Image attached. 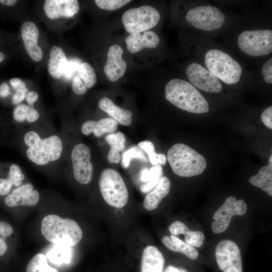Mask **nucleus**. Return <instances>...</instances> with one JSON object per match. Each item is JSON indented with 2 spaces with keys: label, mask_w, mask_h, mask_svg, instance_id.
<instances>
[{
  "label": "nucleus",
  "mask_w": 272,
  "mask_h": 272,
  "mask_svg": "<svg viewBox=\"0 0 272 272\" xmlns=\"http://www.w3.org/2000/svg\"><path fill=\"white\" fill-rule=\"evenodd\" d=\"M43 9L46 16L51 19L71 18L79 11L80 5L77 0H46Z\"/></svg>",
  "instance_id": "2eb2a0df"
},
{
  "label": "nucleus",
  "mask_w": 272,
  "mask_h": 272,
  "mask_svg": "<svg viewBox=\"0 0 272 272\" xmlns=\"http://www.w3.org/2000/svg\"><path fill=\"white\" fill-rule=\"evenodd\" d=\"M185 19L193 28L210 32L220 29L225 24L226 17L216 7L202 5L189 9L186 14Z\"/></svg>",
  "instance_id": "0eeeda50"
},
{
  "label": "nucleus",
  "mask_w": 272,
  "mask_h": 272,
  "mask_svg": "<svg viewBox=\"0 0 272 272\" xmlns=\"http://www.w3.org/2000/svg\"><path fill=\"white\" fill-rule=\"evenodd\" d=\"M10 84L16 90L26 87L25 84L19 78H12L10 80Z\"/></svg>",
  "instance_id": "de8ad7c7"
},
{
  "label": "nucleus",
  "mask_w": 272,
  "mask_h": 272,
  "mask_svg": "<svg viewBox=\"0 0 272 272\" xmlns=\"http://www.w3.org/2000/svg\"><path fill=\"white\" fill-rule=\"evenodd\" d=\"M99 186L103 198L109 206L122 208L128 200V191L121 175L116 170L106 168L101 173Z\"/></svg>",
  "instance_id": "39448f33"
},
{
  "label": "nucleus",
  "mask_w": 272,
  "mask_h": 272,
  "mask_svg": "<svg viewBox=\"0 0 272 272\" xmlns=\"http://www.w3.org/2000/svg\"><path fill=\"white\" fill-rule=\"evenodd\" d=\"M130 2L129 0H96L95 1L99 8L109 11L118 9Z\"/></svg>",
  "instance_id": "72a5a7b5"
},
{
  "label": "nucleus",
  "mask_w": 272,
  "mask_h": 272,
  "mask_svg": "<svg viewBox=\"0 0 272 272\" xmlns=\"http://www.w3.org/2000/svg\"><path fill=\"white\" fill-rule=\"evenodd\" d=\"M26 272H59L56 268L50 266L47 257L42 253L35 255L29 261Z\"/></svg>",
  "instance_id": "cd10ccee"
},
{
  "label": "nucleus",
  "mask_w": 272,
  "mask_h": 272,
  "mask_svg": "<svg viewBox=\"0 0 272 272\" xmlns=\"http://www.w3.org/2000/svg\"><path fill=\"white\" fill-rule=\"evenodd\" d=\"M98 106L118 123L125 126L131 124L132 113L129 110L117 106L109 98H101L99 101Z\"/></svg>",
  "instance_id": "6ab92c4d"
},
{
  "label": "nucleus",
  "mask_w": 272,
  "mask_h": 272,
  "mask_svg": "<svg viewBox=\"0 0 272 272\" xmlns=\"http://www.w3.org/2000/svg\"><path fill=\"white\" fill-rule=\"evenodd\" d=\"M165 92L166 99L179 109L195 114L209 111V105L206 98L186 81L171 80L166 84Z\"/></svg>",
  "instance_id": "f257e3e1"
},
{
  "label": "nucleus",
  "mask_w": 272,
  "mask_h": 272,
  "mask_svg": "<svg viewBox=\"0 0 272 272\" xmlns=\"http://www.w3.org/2000/svg\"><path fill=\"white\" fill-rule=\"evenodd\" d=\"M216 260L219 268L222 272H243L240 249L230 240H223L217 245Z\"/></svg>",
  "instance_id": "9d476101"
},
{
  "label": "nucleus",
  "mask_w": 272,
  "mask_h": 272,
  "mask_svg": "<svg viewBox=\"0 0 272 272\" xmlns=\"http://www.w3.org/2000/svg\"><path fill=\"white\" fill-rule=\"evenodd\" d=\"M164 272H188L183 268H178L173 265H169L166 267Z\"/></svg>",
  "instance_id": "3c124183"
},
{
  "label": "nucleus",
  "mask_w": 272,
  "mask_h": 272,
  "mask_svg": "<svg viewBox=\"0 0 272 272\" xmlns=\"http://www.w3.org/2000/svg\"><path fill=\"white\" fill-rule=\"evenodd\" d=\"M78 75L83 80L86 87H93L96 84L97 78L94 68L88 63H82L78 70Z\"/></svg>",
  "instance_id": "7c9ffc66"
},
{
  "label": "nucleus",
  "mask_w": 272,
  "mask_h": 272,
  "mask_svg": "<svg viewBox=\"0 0 272 272\" xmlns=\"http://www.w3.org/2000/svg\"><path fill=\"white\" fill-rule=\"evenodd\" d=\"M72 87L73 91L78 95H83L87 91V87L78 75L73 78Z\"/></svg>",
  "instance_id": "ea45409f"
},
{
  "label": "nucleus",
  "mask_w": 272,
  "mask_h": 272,
  "mask_svg": "<svg viewBox=\"0 0 272 272\" xmlns=\"http://www.w3.org/2000/svg\"><path fill=\"white\" fill-rule=\"evenodd\" d=\"M160 14L151 6H142L126 10L122 16L125 29L131 34L146 31L157 25Z\"/></svg>",
  "instance_id": "6e6552de"
},
{
  "label": "nucleus",
  "mask_w": 272,
  "mask_h": 272,
  "mask_svg": "<svg viewBox=\"0 0 272 272\" xmlns=\"http://www.w3.org/2000/svg\"><path fill=\"white\" fill-rule=\"evenodd\" d=\"M247 208V204L244 200H237L232 196L228 197L213 215L215 221L212 224V231L215 233L224 232L228 228L232 217L244 215Z\"/></svg>",
  "instance_id": "9b49d317"
},
{
  "label": "nucleus",
  "mask_w": 272,
  "mask_h": 272,
  "mask_svg": "<svg viewBox=\"0 0 272 272\" xmlns=\"http://www.w3.org/2000/svg\"><path fill=\"white\" fill-rule=\"evenodd\" d=\"M21 33L26 50L38 45L39 30L34 22H24L21 26Z\"/></svg>",
  "instance_id": "a878e982"
},
{
  "label": "nucleus",
  "mask_w": 272,
  "mask_h": 272,
  "mask_svg": "<svg viewBox=\"0 0 272 272\" xmlns=\"http://www.w3.org/2000/svg\"><path fill=\"white\" fill-rule=\"evenodd\" d=\"M13 232V229L10 224L4 221H0V236L7 237Z\"/></svg>",
  "instance_id": "a18cd8bd"
},
{
  "label": "nucleus",
  "mask_w": 272,
  "mask_h": 272,
  "mask_svg": "<svg viewBox=\"0 0 272 272\" xmlns=\"http://www.w3.org/2000/svg\"><path fill=\"white\" fill-rule=\"evenodd\" d=\"M13 184L7 178H0V194L5 195L10 192Z\"/></svg>",
  "instance_id": "c03bdc74"
},
{
  "label": "nucleus",
  "mask_w": 272,
  "mask_h": 272,
  "mask_svg": "<svg viewBox=\"0 0 272 272\" xmlns=\"http://www.w3.org/2000/svg\"><path fill=\"white\" fill-rule=\"evenodd\" d=\"M26 101L30 105H32L38 99V94L35 91H30L26 96Z\"/></svg>",
  "instance_id": "09e8293b"
},
{
  "label": "nucleus",
  "mask_w": 272,
  "mask_h": 272,
  "mask_svg": "<svg viewBox=\"0 0 272 272\" xmlns=\"http://www.w3.org/2000/svg\"><path fill=\"white\" fill-rule=\"evenodd\" d=\"M122 48L118 45H113L108 49L104 72L111 82L117 81L125 74L127 64L122 58Z\"/></svg>",
  "instance_id": "4468645a"
},
{
  "label": "nucleus",
  "mask_w": 272,
  "mask_h": 272,
  "mask_svg": "<svg viewBox=\"0 0 272 272\" xmlns=\"http://www.w3.org/2000/svg\"><path fill=\"white\" fill-rule=\"evenodd\" d=\"M249 182L272 195V166L266 165L262 167L258 173L250 177Z\"/></svg>",
  "instance_id": "393cba45"
},
{
  "label": "nucleus",
  "mask_w": 272,
  "mask_h": 272,
  "mask_svg": "<svg viewBox=\"0 0 272 272\" xmlns=\"http://www.w3.org/2000/svg\"><path fill=\"white\" fill-rule=\"evenodd\" d=\"M133 159H138L143 162H147L148 158L144 152L139 147H130L122 154L121 165L124 168H127L131 160Z\"/></svg>",
  "instance_id": "2f4dec72"
},
{
  "label": "nucleus",
  "mask_w": 272,
  "mask_h": 272,
  "mask_svg": "<svg viewBox=\"0 0 272 272\" xmlns=\"http://www.w3.org/2000/svg\"><path fill=\"white\" fill-rule=\"evenodd\" d=\"M39 117L38 111L32 106H28L26 120L29 122H33Z\"/></svg>",
  "instance_id": "49530a36"
},
{
  "label": "nucleus",
  "mask_w": 272,
  "mask_h": 272,
  "mask_svg": "<svg viewBox=\"0 0 272 272\" xmlns=\"http://www.w3.org/2000/svg\"><path fill=\"white\" fill-rule=\"evenodd\" d=\"M28 107L25 104H19L15 108L13 117L16 121L22 122L26 120Z\"/></svg>",
  "instance_id": "58836bf2"
},
{
  "label": "nucleus",
  "mask_w": 272,
  "mask_h": 272,
  "mask_svg": "<svg viewBox=\"0 0 272 272\" xmlns=\"http://www.w3.org/2000/svg\"><path fill=\"white\" fill-rule=\"evenodd\" d=\"M39 196V192L33 189L31 184L27 183L13 190L6 197L5 203L9 207L34 206L38 203Z\"/></svg>",
  "instance_id": "dca6fc26"
},
{
  "label": "nucleus",
  "mask_w": 272,
  "mask_h": 272,
  "mask_svg": "<svg viewBox=\"0 0 272 272\" xmlns=\"http://www.w3.org/2000/svg\"><path fill=\"white\" fill-rule=\"evenodd\" d=\"M17 2L16 0H0V3L3 5L12 6L14 5Z\"/></svg>",
  "instance_id": "5fc2aeb1"
},
{
  "label": "nucleus",
  "mask_w": 272,
  "mask_h": 272,
  "mask_svg": "<svg viewBox=\"0 0 272 272\" xmlns=\"http://www.w3.org/2000/svg\"><path fill=\"white\" fill-rule=\"evenodd\" d=\"M261 74L264 82L267 84L272 83V58H268L262 65Z\"/></svg>",
  "instance_id": "4c0bfd02"
},
{
  "label": "nucleus",
  "mask_w": 272,
  "mask_h": 272,
  "mask_svg": "<svg viewBox=\"0 0 272 272\" xmlns=\"http://www.w3.org/2000/svg\"><path fill=\"white\" fill-rule=\"evenodd\" d=\"M10 94V88L6 83H3L0 85V96L3 98L8 96Z\"/></svg>",
  "instance_id": "8fccbe9b"
},
{
  "label": "nucleus",
  "mask_w": 272,
  "mask_h": 272,
  "mask_svg": "<svg viewBox=\"0 0 272 272\" xmlns=\"http://www.w3.org/2000/svg\"><path fill=\"white\" fill-rule=\"evenodd\" d=\"M24 178L25 176L22 172L20 167L15 164L11 165L10 167L8 178L11 182L13 185L19 186Z\"/></svg>",
  "instance_id": "f704fd0d"
},
{
  "label": "nucleus",
  "mask_w": 272,
  "mask_h": 272,
  "mask_svg": "<svg viewBox=\"0 0 272 272\" xmlns=\"http://www.w3.org/2000/svg\"><path fill=\"white\" fill-rule=\"evenodd\" d=\"M149 175V169L148 168H144L141 172L140 178L142 181L146 182L148 180Z\"/></svg>",
  "instance_id": "864d4df0"
},
{
  "label": "nucleus",
  "mask_w": 272,
  "mask_h": 272,
  "mask_svg": "<svg viewBox=\"0 0 272 272\" xmlns=\"http://www.w3.org/2000/svg\"><path fill=\"white\" fill-rule=\"evenodd\" d=\"M163 245L169 250L181 253L191 260H195L198 257V251L185 242L172 235L170 237L164 236L162 238Z\"/></svg>",
  "instance_id": "5701e85b"
},
{
  "label": "nucleus",
  "mask_w": 272,
  "mask_h": 272,
  "mask_svg": "<svg viewBox=\"0 0 272 272\" xmlns=\"http://www.w3.org/2000/svg\"><path fill=\"white\" fill-rule=\"evenodd\" d=\"M7 250V245L3 238L0 237V256L3 255Z\"/></svg>",
  "instance_id": "603ef678"
},
{
  "label": "nucleus",
  "mask_w": 272,
  "mask_h": 272,
  "mask_svg": "<svg viewBox=\"0 0 272 272\" xmlns=\"http://www.w3.org/2000/svg\"><path fill=\"white\" fill-rule=\"evenodd\" d=\"M163 171L161 165H154L149 169V175L146 182L140 186L141 191L144 193H149L158 184L163 177Z\"/></svg>",
  "instance_id": "c756f323"
},
{
  "label": "nucleus",
  "mask_w": 272,
  "mask_h": 272,
  "mask_svg": "<svg viewBox=\"0 0 272 272\" xmlns=\"http://www.w3.org/2000/svg\"><path fill=\"white\" fill-rule=\"evenodd\" d=\"M40 135L34 131H29L25 133L24 137L25 144L29 147L38 146L41 141Z\"/></svg>",
  "instance_id": "c9c22d12"
},
{
  "label": "nucleus",
  "mask_w": 272,
  "mask_h": 272,
  "mask_svg": "<svg viewBox=\"0 0 272 272\" xmlns=\"http://www.w3.org/2000/svg\"><path fill=\"white\" fill-rule=\"evenodd\" d=\"M239 49L251 57L266 56L272 52V31L269 29L247 30L237 39Z\"/></svg>",
  "instance_id": "423d86ee"
},
{
  "label": "nucleus",
  "mask_w": 272,
  "mask_h": 272,
  "mask_svg": "<svg viewBox=\"0 0 272 272\" xmlns=\"http://www.w3.org/2000/svg\"><path fill=\"white\" fill-rule=\"evenodd\" d=\"M188 230L189 228L184 223L178 220L172 223L169 226V232L175 236L179 234L184 235Z\"/></svg>",
  "instance_id": "e433bc0d"
},
{
  "label": "nucleus",
  "mask_w": 272,
  "mask_h": 272,
  "mask_svg": "<svg viewBox=\"0 0 272 272\" xmlns=\"http://www.w3.org/2000/svg\"><path fill=\"white\" fill-rule=\"evenodd\" d=\"M269 165L272 166V156L271 155H270L269 158Z\"/></svg>",
  "instance_id": "4d7b16f0"
},
{
  "label": "nucleus",
  "mask_w": 272,
  "mask_h": 272,
  "mask_svg": "<svg viewBox=\"0 0 272 272\" xmlns=\"http://www.w3.org/2000/svg\"><path fill=\"white\" fill-rule=\"evenodd\" d=\"M185 72L189 83L197 89L211 93H218L222 90L221 81L200 63H189Z\"/></svg>",
  "instance_id": "f8f14e48"
},
{
  "label": "nucleus",
  "mask_w": 272,
  "mask_h": 272,
  "mask_svg": "<svg viewBox=\"0 0 272 272\" xmlns=\"http://www.w3.org/2000/svg\"><path fill=\"white\" fill-rule=\"evenodd\" d=\"M62 148L61 139L56 135H52L42 139L38 146L28 148L26 155L31 162L42 166L58 160Z\"/></svg>",
  "instance_id": "1a4fd4ad"
},
{
  "label": "nucleus",
  "mask_w": 272,
  "mask_h": 272,
  "mask_svg": "<svg viewBox=\"0 0 272 272\" xmlns=\"http://www.w3.org/2000/svg\"><path fill=\"white\" fill-rule=\"evenodd\" d=\"M170 187V179L166 176H163L156 186L145 197L144 208L149 211L156 209L163 198L169 193Z\"/></svg>",
  "instance_id": "aec40b11"
},
{
  "label": "nucleus",
  "mask_w": 272,
  "mask_h": 272,
  "mask_svg": "<svg viewBox=\"0 0 272 272\" xmlns=\"http://www.w3.org/2000/svg\"><path fill=\"white\" fill-rule=\"evenodd\" d=\"M206 67L220 81L227 85L238 83L242 76L241 64L229 54L218 48H211L203 57Z\"/></svg>",
  "instance_id": "20e7f679"
},
{
  "label": "nucleus",
  "mask_w": 272,
  "mask_h": 272,
  "mask_svg": "<svg viewBox=\"0 0 272 272\" xmlns=\"http://www.w3.org/2000/svg\"><path fill=\"white\" fill-rule=\"evenodd\" d=\"M261 119L264 124L270 129H272V107L266 108L261 115Z\"/></svg>",
  "instance_id": "79ce46f5"
},
{
  "label": "nucleus",
  "mask_w": 272,
  "mask_h": 272,
  "mask_svg": "<svg viewBox=\"0 0 272 272\" xmlns=\"http://www.w3.org/2000/svg\"><path fill=\"white\" fill-rule=\"evenodd\" d=\"M105 141L110 145V149L107 155V159L110 163H118L120 161L119 152L125 147V137L120 131L111 133L105 137Z\"/></svg>",
  "instance_id": "b1692460"
},
{
  "label": "nucleus",
  "mask_w": 272,
  "mask_h": 272,
  "mask_svg": "<svg viewBox=\"0 0 272 272\" xmlns=\"http://www.w3.org/2000/svg\"><path fill=\"white\" fill-rule=\"evenodd\" d=\"M67 63L63 50L59 46H53L50 50L48 62L49 74L55 79L60 78L64 74Z\"/></svg>",
  "instance_id": "4be33fe9"
},
{
  "label": "nucleus",
  "mask_w": 272,
  "mask_h": 272,
  "mask_svg": "<svg viewBox=\"0 0 272 272\" xmlns=\"http://www.w3.org/2000/svg\"><path fill=\"white\" fill-rule=\"evenodd\" d=\"M164 265V257L157 247L148 245L144 249L141 259V272H163Z\"/></svg>",
  "instance_id": "a211bd4d"
},
{
  "label": "nucleus",
  "mask_w": 272,
  "mask_h": 272,
  "mask_svg": "<svg viewBox=\"0 0 272 272\" xmlns=\"http://www.w3.org/2000/svg\"><path fill=\"white\" fill-rule=\"evenodd\" d=\"M26 51L31 59L36 62L40 61L43 58V51L39 45L26 50Z\"/></svg>",
  "instance_id": "a19ab883"
},
{
  "label": "nucleus",
  "mask_w": 272,
  "mask_h": 272,
  "mask_svg": "<svg viewBox=\"0 0 272 272\" xmlns=\"http://www.w3.org/2000/svg\"><path fill=\"white\" fill-rule=\"evenodd\" d=\"M70 247L56 245L46 255V257L53 263L62 264L69 263L71 260L72 253Z\"/></svg>",
  "instance_id": "bb28decb"
},
{
  "label": "nucleus",
  "mask_w": 272,
  "mask_h": 272,
  "mask_svg": "<svg viewBox=\"0 0 272 272\" xmlns=\"http://www.w3.org/2000/svg\"><path fill=\"white\" fill-rule=\"evenodd\" d=\"M167 160L174 173L181 177L199 175L207 167L204 157L184 144L173 145L168 151Z\"/></svg>",
  "instance_id": "7ed1b4c3"
},
{
  "label": "nucleus",
  "mask_w": 272,
  "mask_h": 272,
  "mask_svg": "<svg viewBox=\"0 0 272 272\" xmlns=\"http://www.w3.org/2000/svg\"><path fill=\"white\" fill-rule=\"evenodd\" d=\"M41 231L47 240L55 245L75 246L83 237L82 230L75 221L53 214L43 219Z\"/></svg>",
  "instance_id": "f03ea898"
},
{
  "label": "nucleus",
  "mask_w": 272,
  "mask_h": 272,
  "mask_svg": "<svg viewBox=\"0 0 272 272\" xmlns=\"http://www.w3.org/2000/svg\"><path fill=\"white\" fill-rule=\"evenodd\" d=\"M27 91L28 89L26 87L16 90L12 97L13 104H18L21 103L26 97Z\"/></svg>",
  "instance_id": "37998d69"
},
{
  "label": "nucleus",
  "mask_w": 272,
  "mask_h": 272,
  "mask_svg": "<svg viewBox=\"0 0 272 272\" xmlns=\"http://www.w3.org/2000/svg\"><path fill=\"white\" fill-rule=\"evenodd\" d=\"M5 58V54L3 52H0V63L2 62L4 60Z\"/></svg>",
  "instance_id": "6e6d98bb"
},
{
  "label": "nucleus",
  "mask_w": 272,
  "mask_h": 272,
  "mask_svg": "<svg viewBox=\"0 0 272 272\" xmlns=\"http://www.w3.org/2000/svg\"><path fill=\"white\" fill-rule=\"evenodd\" d=\"M118 122L112 118H102L98 121L88 120L82 125L81 131L85 135L91 133L97 138L101 137L106 133H112L115 131Z\"/></svg>",
  "instance_id": "412c9836"
},
{
  "label": "nucleus",
  "mask_w": 272,
  "mask_h": 272,
  "mask_svg": "<svg viewBox=\"0 0 272 272\" xmlns=\"http://www.w3.org/2000/svg\"><path fill=\"white\" fill-rule=\"evenodd\" d=\"M184 240L186 243L192 247H200L203 244L205 236L199 231H187L184 234Z\"/></svg>",
  "instance_id": "473e14b6"
},
{
  "label": "nucleus",
  "mask_w": 272,
  "mask_h": 272,
  "mask_svg": "<svg viewBox=\"0 0 272 272\" xmlns=\"http://www.w3.org/2000/svg\"><path fill=\"white\" fill-rule=\"evenodd\" d=\"M128 50L132 53L138 52L144 48H155L160 43L158 35L153 31L134 33L128 35L125 39Z\"/></svg>",
  "instance_id": "f3484780"
},
{
  "label": "nucleus",
  "mask_w": 272,
  "mask_h": 272,
  "mask_svg": "<svg viewBox=\"0 0 272 272\" xmlns=\"http://www.w3.org/2000/svg\"><path fill=\"white\" fill-rule=\"evenodd\" d=\"M138 147L147 154L149 160L153 165L166 164V156L164 154L156 153L154 144L151 141H142L139 143Z\"/></svg>",
  "instance_id": "c85d7f7f"
},
{
  "label": "nucleus",
  "mask_w": 272,
  "mask_h": 272,
  "mask_svg": "<svg viewBox=\"0 0 272 272\" xmlns=\"http://www.w3.org/2000/svg\"><path fill=\"white\" fill-rule=\"evenodd\" d=\"M91 157V150L84 144H78L72 149L71 161L74 176L80 184H88L92 180L93 166Z\"/></svg>",
  "instance_id": "ddd939ff"
}]
</instances>
